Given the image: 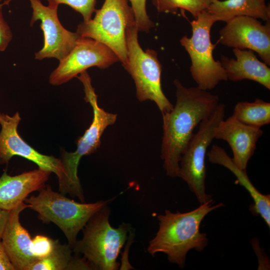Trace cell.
Instances as JSON below:
<instances>
[{
  "label": "cell",
  "instance_id": "1",
  "mask_svg": "<svg viewBox=\"0 0 270 270\" xmlns=\"http://www.w3.org/2000/svg\"><path fill=\"white\" fill-rule=\"evenodd\" d=\"M176 102L171 110L162 114L163 136L161 158L167 176L178 177L181 156L196 127L220 104L216 94L198 86L187 88L176 78Z\"/></svg>",
  "mask_w": 270,
  "mask_h": 270
},
{
  "label": "cell",
  "instance_id": "2",
  "mask_svg": "<svg viewBox=\"0 0 270 270\" xmlns=\"http://www.w3.org/2000/svg\"><path fill=\"white\" fill-rule=\"evenodd\" d=\"M224 206L222 202L215 204L212 198L186 212L166 210L164 214L158 216L159 228L149 242L148 253L152 256L164 253L170 262L183 268L190 250L200 252L208 244L206 234L200 232L202 220L210 212Z\"/></svg>",
  "mask_w": 270,
  "mask_h": 270
},
{
  "label": "cell",
  "instance_id": "3",
  "mask_svg": "<svg viewBox=\"0 0 270 270\" xmlns=\"http://www.w3.org/2000/svg\"><path fill=\"white\" fill-rule=\"evenodd\" d=\"M77 78L84 86L86 102L92 107L93 119L89 128L78 140L76 151H61L60 160L63 168V176L58 182V184L59 191L62 194H68L84 202L83 190L78 176L80 161L83 156L94 153L99 148L103 132L108 126L115 122L117 115L105 111L98 106V96L86 70L80 74Z\"/></svg>",
  "mask_w": 270,
  "mask_h": 270
},
{
  "label": "cell",
  "instance_id": "4",
  "mask_svg": "<svg viewBox=\"0 0 270 270\" xmlns=\"http://www.w3.org/2000/svg\"><path fill=\"white\" fill-rule=\"evenodd\" d=\"M109 215L107 206L95 213L82 228V239L72 248L76 254L83 255L92 270H115L119 266L116 260L130 226L126 224L112 226Z\"/></svg>",
  "mask_w": 270,
  "mask_h": 270
},
{
  "label": "cell",
  "instance_id": "5",
  "mask_svg": "<svg viewBox=\"0 0 270 270\" xmlns=\"http://www.w3.org/2000/svg\"><path fill=\"white\" fill-rule=\"evenodd\" d=\"M110 201L78 202L61 192H54L50 186L47 185L39 190L37 196L26 198L24 202L38 214V218L44 223L52 222L56 224L65 235L68 245L73 248L78 232L92 216Z\"/></svg>",
  "mask_w": 270,
  "mask_h": 270
},
{
  "label": "cell",
  "instance_id": "6",
  "mask_svg": "<svg viewBox=\"0 0 270 270\" xmlns=\"http://www.w3.org/2000/svg\"><path fill=\"white\" fill-rule=\"evenodd\" d=\"M95 16L80 22L76 32L80 37L94 40L110 48L124 68L128 63L127 29L136 25L132 9L128 0H105Z\"/></svg>",
  "mask_w": 270,
  "mask_h": 270
},
{
  "label": "cell",
  "instance_id": "7",
  "mask_svg": "<svg viewBox=\"0 0 270 270\" xmlns=\"http://www.w3.org/2000/svg\"><path fill=\"white\" fill-rule=\"evenodd\" d=\"M215 22L214 17L204 10L190 22L192 36H184L180 40V44L190 58L192 78L197 86L207 90L214 88L221 81L228 80L220 62L213 57L216 45L212 43L210 34Z\"/></svg>",
  "mask_w": 270,
  "mask_h": 270
},
{
  "label": "cell",
  "instance_id": "8",
  "mask_svg": "<svg viewBox=\"0 0 270 270\" xmlns=\"http://www.w3.org/2000/svg\"><path fill=\"white\" fill-rule=\"evenodd\" d=\"M138 32L136 25L127 29L128 63L124 68L134 82L138 100L154 102L163 114L171 110L174 105L162 88V65L156 51L142 48L138 41Z\"/></svg>",
  "mask_w": 270,
  "mask_h": 270
},
{
  "label": "cell",
  "instance_id": "9",
  "mask_svg": "<svg viewBox=\"0 0 270 270\" xmlns=\"http://www.w3.org/2000/svg\"><path fill=\"white\" fill-rule=\"evenodd\" d=\"M225 113V105L220 103L214 111L200 123L180 162L178 177L188 184L200 204L212 199V196L206 192V156L214 138L215 129L224 118Z\"/></svg>",
  "mask_w": 270,
  "mask_h": 270
},
{
  "label": "cell",
  "instance_id": "10",
  "mask_svg": "<svg viewBox=\"0 0 270 270\" xmlns=\"http://www.w3.org/2000/svg\"><path fill=\"white\" fill-rule=\"evenodd\" d=\"M119 60L108 46L94 40L80 37L74 48L51 72L49 82L60 86L91 67L106 68Z\"/></svg>",
  "mask_w": 270,
  "mask_h": 270
},
{
  "label": "cell",
  "instance_id": "11",
  "mask_svg": "<svg viewBox=\"0 0 270 270\" xmlns=\"http://www.w3.org/2000/svg\"><path fill=\"white\" fill-rule=\"evenodd\" d=\"M32 8L30 26L40 21V28L44 37V46L36 52L34 58L42 60L55 58L63 59L74 48L80 36L76 32L66 29L58 14V6L44 5L40 0H29Z\"/></svg>",
  "mask_w": 270,
  "mask_h": 270
},
{
  "label": "cell",
  "instance_id": "12",
  "mask_svg": "<svg viewBox=\"0 0 270 270\" xmlns=\"http://www.w3.org/2000/svg\"><path fill=\"white\" fill-rule=\"evenodd\" d=\"M20 120L18 112L12 116L0 112V164H8L14 156H21L35 163L40 169L54 173L59 182L63 176L60 158L43 154L26 142L18 130Z\"/></svg>",
  "mask_w": 270,
  "mask_h": 270
},
{
  "label": "cell",
  "instance_id": "13",
  "mask_svg": "<svg viewBox=\"0 0 270 270\" xmlns=\"http://www.w3.org/2000/svg\"><path fill=\"white\" fill-rule=\"evenodd\" d=\"M219 34L218 42L234 48L252 50L270 66V20L262 24L252 17H234L226 22Z\"/></svg>",
  "mask_w": 270,
  "mask_h": 270
},
{
  "label": "cell",
  "instance_id": "14",
  "mask_svg": "<svg viewBox=\"0 0 270 270\" xmlns=\"http://www.w3.org/2000/svg\"><path fill=\"white\" fill-rule=\"evenodd\" d=\"M30 206L22 202L10 211L1 241L15 270H30L39 259L32 250V239L20 222V214Z\"/></svg>",
  "mask_w": 270,
  "mask_h": 270
},
{
  "label": "cell",
  "instance_id": "15",
  "mask_svg": "<svg viewBox=\"0 0 270 270\" xmlns=\"http://www.w3.org/2000/svg\"><path fill=\"white\" fill-rule=\"evenodd\" d=\"M262 134L260 128L246 125L231 116L218 124L214 138L227 142L232 152V159L235 164L240 169L246 170Z\"/></svg>",
  "mask_w": 270,
  "mask_h": 270
},
{
  "label": "cell",
  "instance_id": "16",
  "mask_svg": "<svg viewBox=\"0 0 270 270\" xmlns=\"http://www.w3.org/2000/svg\"><path fill=\"white\" fill-rule=\"evenodd\" d=\"M52 172L38 168L12 176L4 172L0 177V208L10 211L31 192L46 186Z\"/></svg>",
  "mask_w": 270,
  "mask_h": 270
},
{
  "label": "cell",
  "instance_id": "17",
  "mask_svg": "<svg viewBox=\"0 0 270 270\" xmlns=\"http://www.w3.org/2000/svg\"><path fill=\"white\" fill-rule=\"evenodd\" d=\"M236 58L222 54L220 62L228 80L238 82L244 80L254 81L270 90V68L260 61L254 51L233 48Z\"/></svg>",
  "mask_w": 270,
  "mask_h": 270
},
{
  "label": "cell",
  "instance_id": "18",
  "mask_svg": "<svg viewBox=\"0 0 270 270\" xmlns=\"http://www.w3.org/2000/svg\"><path fill=\"white\" fill-rule=\"evenodd\" d=\"M206 155L211 163L226 168L234 175L237 181L246 190L254 201L252 211L260 216L270 228V195L260 192L250 182L246 170L238 168L221 146L213 144Z\"/></svg>",
  "mask_w": 270,
  "mask_h": 270
},
{
  "label": "cell",
  "instance_id": "19",
  "mask_svg": "<svg viewBox=\"0 0 270 270\" xmlns=\"http://www.w3.org/2000/svg\"><path fill=\"white\" fill-rule=\"evenodd\" d=\"M207 11L216 22H228L239 16L264 21L270 20V8L262 0H212Z\"/></svg>",
  "mask_w": 270,
  "mask_h": 270
},
{
  "label": "cell",
  "instance_id": "20",
  "mask_svg": "<svg viewBox=\"0 0 270 270\" xmlns=\"http://www.w3.org/2000/svg\"><path fill=\"white\" fill-rule=\"evenodd\" d=\"M72 252L68 244H62L58 240H56L50 254L36 261L30 270H92L83 258L77 254L73 256Z\"/></svg>",
  "mask_w": 270,
  "mask_h": 270
},
{
  "label": "cell",
  "instance_id": "21",
  "mask_svg": "<svg viewBox=\"0 0 270 270\" xmlns=\"http://www.w3.org/2000/svg\"><path fill=\"white\" fill-rule=\"evenodd\" d=\"M232 116L246 125L260 128L270 123V103L260 98L252 102H240L236 104Z\"/></svg>",
  "mask_w": 270,
  "mask_h": 270
},
{
  "label": "cell",
  "instance_id": "22",
  "mask_svg": "<svg viewBox=\"0 0 270 270\" xmlns=\"http://www.w3.org/2000/svg\"><path fill=\"white\" fill-rule=\"evenodd\" d=\"M212 0H152L159 12L176 14L179 9L188 12L194 18L207 10Z\"/></svg>",
  "mask_w": 270,
  "mask_h": 270
},
{
  "label": "cell",
  "instance_id": "23",
  "mask_svg": "<svg viewBox=\"0 0 270 270\" xmlns=\"http://www.w3.org/2000/svg\"><path fill=\"white\" fill-rule=\"evenodd\" d=\"M48 5L58 6L60 4H65L79 12L83 17V22H86L92 18L95 12L96 0H46Z\"/></svg>",
  "mask_w": 270,
  "mask_h": 270
},
{
  "label": "cell",
  "instance_id": "24",
  "mask_svg": "<svg viewBox=\"0 0 270 270\" xmlns=\"http://www.w3.org/2000/svg\"><path fill=\"white\" fill-rule=\"evenodd\" d=\"M146 0H130L138 30L148 32L154 26V24L147 14Z\"/></svg>",
  "mask_w": 270,
  "mask_h": 270
},
{
  "label": "cell",
  "instance_id": "25",
  "mask_svg": "<svg viewBox=\"0 0 270 270\" xmlns=\"http://www.w3.org/2000/svg\"><path fill=\"white\" fill-rule=\"evenodd\" d=\"M54 244V240L43 235H37L32 239V250L40 260L50 254Z\"/></svg>",
  "mask_w": 270,
  "mask_h": 270
},
{
  "label": "cell",
  "instance_id": "26",
  "mask_svg": "<svg viewBox=\"0 0 270 270\" xmlns=\"http://www.w3.org/2000/svg\"><path fill=\"white\" fill-rule=\"evenodd\" d=\"M2 6L0 4V52L6 49L12 38L10 28L3 16Z\"/></svg>",
  "mask_w": 270,
  "mask_h": 270
},
{
  "label": "cell",
  "instance_id": "27",
  "mask_svg": "<svg viewBox=\"0 0 270 270\" xmlns=\"http://www.w3.org/2000/svg\"><path fill=\"white\" fill-rule=\"evenodd\" d=\"M0 270H15L0 240Z\"/></svg>",
  "mask_w": 270,
  "mask_h": 270
},
{
  "label": "cell",
  "instance_id": "28",
  "mask_svg": "<svg viewBox=\"0 0 270 270\" xmlns=\"http://www.w3.org/2000/svg\"><path fill=\"white\" fill-rule=\"evenodd\" d=\"M10 211L0 208V240L7 222Z\"/></svg>",
  "mask_w": 270,
  "mask_h": 270
},
{
  "label": "cell",
  "instance_id": "29",
  "mask_svg": "<svg viewBox=\"0 0 270 270\" xmlns=\"http://www.w3.org/2000/svg\"><path fill=\"white\" fill-rule=\"evenodd\" d=\"M1 1H2V0H0V2Z\"/></svg>",
  "mask_w": 270,
  "mask_h": 270
},
{
  "label": "cell",
  "instance_id": "30",
  "mask_svg": "<svg viewBox=\"0 0 270 270\" xmlns=\"http://www.w3.org/2000/svg\"><path fill=\"white\" fill-rule=\"evenodd\" d=\"M264 0V1H265V0Z\"/></svg>",
  "mask_w": 270,
  "mask_h": 270
}]
</instances>
